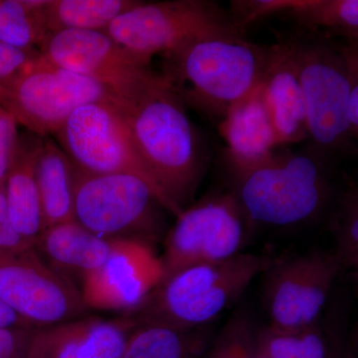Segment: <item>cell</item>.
<instances>
[{"instance_id":"6da1fadb","label":"cell","mask_w":358,"mask_h":358,"mask_svg":"<svg viewBox=\"0 0 358 358\" xmlns=\"http://www.w3.org/2000/svg\"><path fill=\"white\" fill-rule=\"evenodd\" d=\"M148 173L178 217L201 176L196 136L186 103L162 74L141 93L117 103Z\"/></svg>"},{"instance_id":"7a4b0ae2","label":"cell","mask_w":358,"mask_h":358,"mask_svg":"<svg viewBox=\"0 0 358 358\" xmlns=\"http://www.w3.org/2000/svg\"><path fill=\"white\" fill-rule=\"evenodd\" d=\"M274 259L242 253L218 262L199 264L166 278L134 313L136 326L159 324L196 329L216 319L266 273Z\"/></svg>"},{"instance_id":"3957f363","label":"cell","mask_w":358,"mask_h":358,"mask_svg":"<svg viewBox=\"0 0 358 358\" xmlns=\"http://www.w3.org/2000/svg\"><path fill=\"white\" fill-rule=\"evenodd\" d=\"M268 50L242 36L197 39L164 56L162 75L186 105L224 119L260 82Z\"/></svg>"},{"instance_id":"277c9868","label":"cell","mask_w":358,"mask_h":358,"mask_svg":"<svg viewBox=\"0 0 358 358\" xmlns=\"http://www.w3.org/2000/svg\"><path fill=\"white\" fill-rule=\"evenodd\" d=\"M103 32L145 66L154 56L169 55L194 40L242 36L232 17L210 2L199 0L138 2Z\"/></svg>"},{"instance_id":"5b68a950","label":"cell","mask_w":358,"mask_h":358,"mask_svg":"<svg viewBox=\"0 0 358 358\" xmlns=\"http://www.w3.org/2000/svg\"><path fill=\"white\" fill-rule=\"evenodd\" d=\"M162 208L143 179L131 174L88 173L75 167V221L98 236L155 244L164 232Z\"/></svg>"},{"instance_id":"8992f818","label":"cell","mask_w":358,"mask_h":358,"mask_svg":"<svg viewBox=\"0 0 358 358\" xmlns=\"http://www.w3.org/2000/svg\"><path fill=\"white\" fill-rule=\"evenodd\" d=\"M117 103L95 80L52 64L39 54L0 84V106L33 134H55L75 110L93 103Z\"/></svg>"},{"instance_id":"52a82bcc","label":"cell","mask_w":358,"mask_h":358,"mask_svg":"<svg viewBox=\"0 0 358 358\" xmlns=\"http://www.w3.org/2000/svg\"><path fill=\"white\" fill-rule=\"evenodd\" d=\"M237 199L249 221L289 226L313 217L326 200L319 164L308 155H275L239 176Z\"/></svg>"},{"instance_id":"ba28073f","label":"cell","mask_w":358,"mask_h":358,"mask_svg":"<svg viewBox=\"0 0 358 358\" xmlns=\"http://www.w3.org/2000/svg\"><path fill=\"white\" fill-rule=\"evenodd\" d=\"M54 134L76 169L88 173L131 174L143 179L154 190L162 207L171 213L169 202L136 152L117 103L81 106Z\"/></svg>"},{"instance_id":"9c48e42d","label":"cell","mask_w":358,"mask_h":358,"mask_svg":"<svg viewBox=\"0 0 358 358\" xmlns=\"http://www.w3.org/2000/svg\"><path fill=\"white\" fill-rule=\"evenodd\" d=\"M248 221L237 197L230 194L208 196L183 209L164 236L160 259L166 278L242 253Z\"/></svg>"},{"instance_id":"30bf717a","label":"cell","mask_w":358,"mask_h":358,"mask_svg":"<svg viewBox=\"0 0 358 358\" xmlns=\"http://www.w3.org/2000/svg\"><path fill=\"white\" fill-rule=\"evenodd\" d=\"M343 270L336 252L313 251L274 261L265 287L270 327L296 334L319 322L334 282Z\"/></svg>"},{"instance_id":"8fae6325","label":"cell","mask_w":358,"mask_h":358,"mask_svg":"<svg viewBox=\"0 0 358 358\" xmlns=\"http://www.w3.org/2000/svg\"><path fill=\"white\" fill-rule=\"evenodd\" d=\"M0 300L36 329L78 319L88 310L80 289L35 248L0 259Z\"/></svg>"},{"instance_id":"7c38bea8","label":"cell","mask_w":358,"mask_h":358,"mask_svg":"<svg viewBox=\"0 0 358 358\" xmlns=\"http://www.w3.org/2000/svg\"><path fill=\"white\" fill-rule=\"evenodd\" d=\"M292 45L305 99L308 134L319 148H338L350 136L343 48L320 40Z\"/></svg>"},{"instance_id":"4fadbf2b","label":"cell","mask_w":358,"mask_h":358,"mask_svg":"<svg viewBox=\"0 0 358 358\" xmlns=\"http://www.w3.org/2000/svg\"><path fill=\"white\" fill-rule=\"evenodd\" d=\"M40 46L47 61L102 84L117 103L134 99L157 75L103 31L60 30L49 33Z\"/></svg>"},{"instance_id":"5bb4252c","label":"cell","mask_w":358,"mask_h":358,"mask_svg":"<svg viewBox=\"0 0 358 358\" xmlns=\"http://www.w3.org/2000/svg\"><path fill=\"white\" fill-rule=\"evenodd\" d=\"M166 278L154 244L141 240H112L109 256L80 287L87 308L134 313Z\"/></svg>"},{"instance_id":"9a60e30c","label":"cell","mask_w":358,"mask_h":358,"mask_svg":"<svg viewBox=\"0 0 358 358\" xmlns=\"http://www.w3.org/2000/svg\"><path fill=\"white\" fill-rule=\"evenodd\" d=\"M136 327L126 315L115 320L78 317L35 329L24 358H122Z\"/></svg>"},{"instance_id":"2e32d148","label":"cell","mask_w":358,"mask_h":358,"mask_svg":"<svg viewBox=\"0 0 358 358\" xmlns=\"http://www.w3.org/2000/svg\"><path fill=\"white\" fill-rule=\"evenodd\" d=\"M259 84L278 145L296 143L308 136L305 99L293 45L270 47Z\"/></svg>"},{"instance_id":"e0dca14e","label":"cell","mask_w":358,"mask_h":358,"mask_svg":"<svg viewBox=\"0 0 358 358\" xmlns=\"http://www.w3.org/2000/svg\"><path fill=\"white\" fill-rule=\"evenodd\" d=\"M221 131L237 176L256 169L274 155L277 138L260 84L228 110Z\"/></svg>"},{"instance_id":"ac0fdd59","label":"cell","mask_w":358,"mask_h":358,"mask_svg":"<svg viewBox=\"0 0 358 358\" xmlns=\"http://www.w3.org/2000/svg\"><path fill=\"white\" fill-rule=\"evenodd\" d=\"M110 246L112 240L94 234L74 220L44 229L34 248L45 262L80 289L84 280L107 260Z\"/></svg>"},{"instance_id":"d6986e66","label":"cell","mask_w":358,"mask_h":358,"mask_svg":"<svg viewBox=\"0 0 358 358\" xmlns=\"http://www.w3.org/2000/svg\"><path fill=\"white\" fill-rule=\"evenodd\" d=\"M41 138L42 136L34 134L22 143L18 141L13 166L4 182L7 209L11 222L21 237L33 247L44 230L35 173Z\"/></svg>"},{"instance_id":"ffe728a7","label":"cell","mask_w":358,"mask_h":358,"mask_svg":"<svg viewBox=\"0 0 358 358\" xmlns=\"http://www.w3.org/2000/svg\"><path fill=\"white\" fill-rule=\"evenodd\" d=\"M44 229L74 221L75 167L56 143L42 136L36 157Z\"/></svg>"},{"instance_id":"44dd1931","label":"cell","mask_w":358,"mask_h":358,"mask_svg":"<svg viewBox=\"0 0 358 358\" xmlns=\"http://www.w3.org/2000/svg\"><path fill=\"white\" fill-rule=\"evenodd\" d=\"M207 341L201 329L138 324L129 334L122 358H199L206 350Z\"/></svg>"},{"instance_id":"7402d4cb","label":"cell","mask_w":358,"mask_h":358,"mask_svg":"<svg viewBox=\"0 0 358 358\" xmlns=\"http://www.w3.org/2000/svg\"><path fill=\"white\" fill-rule=\"evenodd\" d=\"M138 3L131 0H47L42 13L48 34L68 29L105 31L117 16Z\"/></svg>"},{"instance_id":"603a6c76","label":"cell","mask_w":358,"mask_h":358,"mask_svg":"<svg viewBox=\"0 0 358 358\" xmlns=\"http://www.w3.org/2000/svg\"><path fill=\"white\" fill-rule=\"evenodd\" d=\"M44 0H0V42L33 50L48 35L42 7Z\"/></svg>"},{"instance_id":"cb8c5ba5","label":"cell","mask_w":358,"mask_h":358,"mask_svg":"<svg viewBox=\"0 0 358 358\" xmlns=\"http://www.w3.org/2000/svg\"><path fill=\"white\" fill-rule=\"evenodd\" d=\"M289 13L305 25L329 28L357 38V0H300Z\"/></svg>"},{"instance_id":"d4e9b609","label":"cell","mask_w":358,"mask_h":358,"mask_svg":"<svg viewBox=\"0 0 358 358\" xmlns=\"http://www.w3.org/2000/svg\"><path fill=\"white\" fill-rule=\"evenodd\" d=\"M259 329L241 313L226 322L207 358H258Z\"/></svg>"},{"instance_id":"484cf974","label":"cell","mask_w":358,"mask_h":358,"mask_svg":"<svg viewBox=\"0 0 358 358\" xmlns=\"http://www.w3.org/2000/svg\"><path fill=\"white\" fill-rule=\"evenodd\" d=\"M357 188L346 193L336 224V254L343 268H358V200Z\"/></svg>"},{"instance_id":"4316f807","label":"cell","mask_w":358,"mask_h":358,"mask_svg":"<svg viewBox=\"0 0 358 358\" xmlns=\"http://www.w3.org/2000/svg\"><path fill=\"white\" fill-rule=\"evenodd\" d=\"M34 248L14 228L7 209L4 185L0 186V259L10 258Z\"/></svg>"},{"instance_id":"83f0119b","label":"cell","mask_w":358,"mask_h":358,"mask_svg":"<svg viewBox=\"0 0 358 358\" xmlns=\"http://www.w3.org/2000/svg\"><path fill=\"white\" fill-rule=\"evenodd\" d=\"M17 145V122L0 106V186L6 182Z\"/></svg>"},{"instance_id":"f1b7e54d","label":"cell","mask_w":358,"mask_h":358,"mask_svg":"<svg viewBox=\"0 0 358 358\" xmlns=\"http://www.w3.org/2000/svg\"><path fill=\"white\" fill-rule=\"evenodd\" d=\"M348 68V121L350 134L357 136L358 131V58L357 47H343Z\"/></svg>"},{"instance_id":"f546056e","label":"cell","mask_w":358,"mask_h":358,"mask_svg":"<svg viewBox=\"0 0 358 358\" xmlns=\"http://www.w3.org/2000/svg\"><path fill=\"white\" fill-rule=\"evenodd\" d=\"M34 327L0 329V358H24Z\"/></svg>"},{"instance_id":"4dcf8cb0","label":"cell","mask_w":358,"mask_h":358,"mask_svg":"<svg viewBox=\"0 0 358 358\" xmlns=\"http://www.w3.org/2000/svg\"><path fill=\"white\" fill-rule=\"evenodd\" d=\"M40 53L22 50L0 42V84L13 79Z\"/></svg>"},{"instance_id":"1f68e13d","label":"cell","mask_w":358,"mask_h":358,"mask_svg":"<svg viewBox=\"0 0 358 358\" xmlns=\"http://www.w3.org/2000/svg\"><path fill=\"white\" fill-rule=\"evenodd\" d=\"M28 327L27 324L15 315L6 303L0 300V329L8 327Z\"/></svg>"},{"instance_id":"d6a6232c","label":"cell","mask_w":358,"mask_h":358,"mask_svg":"<svg viewBox=\"0 0 358 358\" xmlns=\"http://www.w3.org/2000/svg\"><path fill=\"white\" fill-rule=\"evenodd\" d=\"M346 358H355V355H346Z\"/></svg>"},{"instance_id":"836d02e7","label":"cell","mask_w":358,"mask_h":358,"mask_svg":"<svg viewBox=\"0 0 358 358\" xmlns=\"http://www.w3.org/2000/svg\"><path fill=\"white\" fill-rule=\"evenodd\" d=\"M258 358H263L262 357H261L260 355H259V352H258Z\"/></svg>"}]
</instances>
